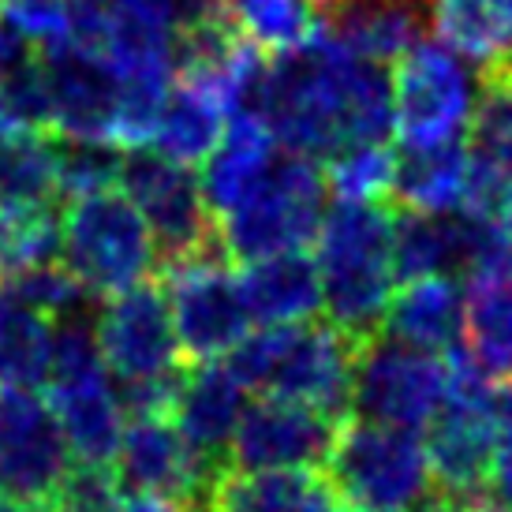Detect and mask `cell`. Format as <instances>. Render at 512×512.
I'll return each instance as SVG.
<instances>
[{"instance_id":"52a82bcc","label":"cell","mask_w":512,"mask_h":512,"mask_svg":"<svg viewBox=\"0 0 512 512\" xmlns=\"http://www.w3.org/2000/svg\"><path fill=\"white\" fill-rule=\"evenodd\" d=\"M161 277L187 367L217 363L251 337L255 322L243 299L240 273L228 270L225 251L161 266Z\"/></svg>"},{"instance_id":"484cf974","label":"cell","mask_w":512,"mask_h":512,"mask_svg":"<svg viewBox=\"0 0 512 512\" xmlns=\"http://www.w3.org/2000/svg\"><path fill=\"white\" fill-rule=\"evenodd\" d=\"M337 494L322 471H221L206 512H329Z\"/></svg>"},{"instance_id":"4dcf8cb0","label":"cell","mask_w":512,"mask_h":512,"mask_svg":"<svg viewBox=\"0 0 512 512\" xmlns=\"http://www.w3.org/2000/svg\"><path fill=\"white\" fill-rule=\"evenodd\" d=\"M0 285L8 288L19 303H27L34 311H42L45 318H68V314H79L83 307L86 292L79 288L68 266L64 262H45V266H34V270H23L8 277V281H0Z\"/></svg>"},{"instance_id":"d4e9b609","label":"cell","mask_w":512,"mask_h":512,"mask_svg":"<svg viewBox=\"0 0 512 512\" xmlns=\"http://www.w3.org/2000/svg\"><path fill=\"white\" fill-rule=\"evenodd\" d=\"M471 150L464 143L400 146L389 199L404 214L441 217L456 214L468 184Z\"/></svg>"},{"instance_id":"44dd1931","label":"cell","mask_w":512,"mask_h":512,"mask_svg":"<svg viewBox=\"0 0 512 512\" xmlns=\"http://www.w3.org/2000/svg\"><path fill=\"white\" fill-rule=\"evenodd\" d=\"M464 352L490 385H512V255L468 277Z\"/></svg>"},{"instance_id":"f546056e","label":"cell","mask_w":512,"mask_h":512,"mask_svg":"<svg viewBox=\"0 0 512 512\" xmlns=\"http://www.w3.org/2000/svg\"><path fill=\"white\" fill-rule=\"evenodd\" d=\"M397 172V150L385 143L352 146L326 161V187L341 202H389Z\"/></svg>"},{"instance_id":"ac0fdd59","label":"cell","mask_w":512,"mask_h":512,"mask_svg":"<svg viewBox=\"0 0 512 512\" xmlns=\"http://www.w3.org/2000/svg\"><path fill=\"white\" fill-rule=\"evenodd\" d=\"M382 333L393 341L449 356L464 337V288L456 277H419L393 292L382 318Z\"/></svg>"},{"instance_id":"ee69618b","label":"cell","mask_w":512,"mask_h":512,"mask_svg":"<svg viewBox=\"0 0 512 512\" xmlns=\"http://www.w3.org/2000/svg\"><path fill=\"white\" fill-rule=\"evenodd\" d=\"M8 4H19V0H4V8H8Z\"/></svg>"},{"instance_id":"2e32d148","label":"cell","mask_w":512,"mask_h":512,"mask_svg":"<svg viewBox=\"0 0 512 512\" xmlns=\"http://www.w3.org/2000/svg\"><path fill=\"white\" fill-rule=\"evenodd\" d=\"M423 434L434 494L449 501H486V483L498 453V423L490 404L445 400Z\"/></svg>"},{"instance_id":"277c9868","label":"cell","mask_w":512,"mask_h":512,"mask_svg":"<svg viewBox=\"0 0 512 512\" xmlns=\"http://www.w3.org/2000/svg\"><path fill=\"white\" fill-rule=\"evenodd\" d=\"M322 475L352 512H408L434 498L423 438L352 415L337 427Z\"/></svg>"},{"instance_id":"d590c367","label":"cell","mask_w":512,"mask_h":512,"mask_svg":"<svg viewBox=\"0 0 512 512\" xmlns=\"http://www.w3.org/2000/svg\"><path fill=\"white\" fill-rule=\"evenodd\" d=\"M116 512H184L180 505H172L165 498H146V494H124V501L116 505Z\"/></svg>"},{"instance_id":"9a60e30c","label":"cell","mask_w":512,"mask_h":512,"mask_svg":"<svg viewBox=\"0 0 512 512\" xmlns=\"http://www.w3.org/2000/svg\"><path fill=\"white\" fill-rule=\"evenodd\" d=\"M42 68L53 135L64 143L113 146L120 79L72 38L42 49Z\"/></svg>"},{"instance_id":"ba28073f","label":"cell","mask_w":512,"mask_h":512,"mask_svg":"<svg viewBox=\"0 0 512 512\" xmlns=\"http://www.w3.org/2000/svg\"><path fill=\"white\" fill-rule=\"evenodd\" d=\"M449 397V363L378 333L363 344L352 378V419L419 434Z\"/></svg>"},{"instance_id":"ffe728a7","label":"cell","mask_w":512,"mask_h":512,"mask_svg":"<svg viewBox=\"0 0 512 512\" xmlns=\"http://www.w3.org/2000/svg\"><path fill=\"white\" fill-rule=\"evenodd\" d=\"M441 45L479 68V83L512 79V0H430Z\"/></svg>"},{"instance_id":"8fae6325","label":"cell","mask_w":512,"mask_h":512,"mask_svg":"<svg viewBox=\"0 0 512 512\" xmlns=\"http://www.w3.org/2000/svg\"><path fill=\"white\" fill-rule=\"evenodd\" d=\"M113 471L128 494L165 498L184 512H206V498L228 468L206 464L169 415H143L128 419Z\"/></svg>"},{"instance_id":"b9f144b4","label":"cell","mask_w":512,"mask_h":512,"mask_svg":"<svg viewBox=\"0 0 512 512\" xmlns=\"http://www.w3.org/2000/svg\"><path fill=\"white\" fill-rule=\"evenodd\" d=\"M483 86H512V79H505V83H483Z\"/></svg>"},{"instance_id":"83f0119b","label":"cell","mask_w":512,"mask_h":512,"mask_svg":"<svg viewBox=\"0 0 512 512\" xmlns=\"http://www.w3.org/2000/svg\"><path fill=\"white\" fill-rule=\"evenodd\" d=\"M0 135H53L42 49L0 23Z\"/></svg>"},{"instance_id":"d6986e66","label":"cell","mask_w":512,"mask_h":512,"mask_svg":"<svg viewBox=\"0 0 512 512\" xmlns=\"http://www.w3.org/2000/svg\"><path fill=\"white\" fill-rule=\"evenodd\" d=\"M277 157H281V146L270 135V128L258 120V113L243 109L228 120L225 139L206 161V176H202V195H206L214 221H221L255 195L277 165Z\"/></svg>"},{"instance_id":"7bdbcfd3","label":"cell","mask_w":512,"mask_h":512,"mask_svg":"<svg viewBox=\"0 0 512 512\" xmlns=\"http://www.w3.org/2000/svg\"><path fill=\"white\" fill-rule=\"evenodd\" d=\"M0 23H4V0H0Z\"/></svg>"},{"instance_id":"5b68a950","label":"cell","mask_w":512,"mask_h":512,"mask_svg":"<svg viewBox=\"0 0 512 512\" xmlns=\"http://www.w3.org/2000/svg\"><path fill=\"white\" fill-rule=\"evenodd\" d=\"M60 262L86 296L113 299L146 285L157 270V247L143 214L113 187L75 199L60 217Z\"/></svg>"},{"instance_id":"8d00e7d4","label":"cell","mask_w":512,"mask_h":512,"mask_svg":"<svg viewBox=\"0 0 512 512\" xmlns=\"http://www.w3.org/2000/svg\"><path fill=\"white\" fill-rule=\"evenodd\" d=\"M415 512H498L494 505H486V501H449L434 494L427 505H419Z\"/></svg>"},{"instance_id":"7c38bea8","label":"cell","mask_w":512,"mask_h":512,"mask_svg":"<svg viewBox=\"0 0 512 512\" xmlns=\"http://www.w3.org/2000/svg\"><path fill=\"white\" fill-rule=\"evenodd\" d=\"M75 464L53 404L38 389L0 385V494L53 501Z\"/></svg>"},{"instance_id":"f35d334b","label":"cell","mask_w":512,"mask_h":512,"mask_svg":"<svg viewBox=\"0 0 512 512\" xmlns=\"http://www.w3.org/2000/svg\"><path fill=\"white\" fill-rule=\"evenodd\" d=\"M0 512H53V501H19L0 494Z\"/></svg>"},{"instance_id":"3957f363","label":"cell","mask_w":512,"mask_h":512,"mask_svg":"<svg viewBox=\"0 0 512 512\" xmlns=\"http://www.w3.org/2000/svg\"><path fill=\"white\" fill-rule=\"evenodd\" d=\"M359 352L363 344L356 337L314 318L299 326L251 329V337L221 363L255 397L296 400L333 419H348Z\"/></svg>"},{"instance_id":"836d02e7","label":"cell","mask_w":512,"mask_h":512,"mask_svg":"<svg viewBox=\"0 0 512 512\" xmlns=\"http://www.w3.org/2000/svg\"><path fill=\"white\" fill-rule=\"evenodd\" d=\"M120 169H124V157L113 146L64 143V195L72 199L113 191L120 184Z\"/></svg>"},{"instance_id":"30bf717a","label":"cell","mask_w":512,"mask_h":512,"mask_svg":"<svg viewBox=\"0 0 512 512\" xmlns=\"http://www.w3.org/2000/svg\"><path fill=\"white\" fill-rule=\"evenodd\" d=\"M120 187L143 214L161 266L221 251L217 221L206 206L202 184L184 165L165 161L161 154H131L124 157Z\"/></svg>"},{"instance_id":"6da1fadb","label":"cell","mask_w":512,"mask_h":512,"mask_svg":"<svg viewBox=\"0 0 512 512\" xmlns=\"http://www.w3.org/2000/svg\"><path fill=\"white\" fill-rule=\"evenodd\" d=\"M251 113L292 157L329 161L352 146L385 143L393 94L378 64L352 57L326 30L266 60Z\"/></svg>"},{"instance_id":"ab89813d","label":"cell","mask_w":512,"mask_h":512,"mask_svg":"<svg viewBox=\"0 0 512 512\" xmlns=\"http://www.w3.org/2000/svg\"><path fill=\"white\" fill-rule=\"evenodd\" d=\"M8 273V225H4V214H0V281Z\"/></svg>"},{"instance_id":"603a6c76","label":"cell","mask_w":512,"mask_h":512,"mask_svg":"<svg viewBox=\"0 0 512 512\" xmlns=\"http://www.w3.org/2000/svg\"><path fill=\"white\" fill-rule=\"evenodd\" d=\"M64 199V143L57 135H0V214H57Z\"/></svg>"},{"instance_id":"f1b7e54d","label":"cell","mask_w":512,"mask_h":512,"mask_svg":"<svg viewBox=\"0 0 512 512\" xmlns=\"http://www.w3.org/2000/svg\"><path fill=\"white\" fill-rule=\"evenodd\" d=\"M53 318L34 311L0 285V385L38 389L49 378Z\"/></svg>"},{"instance_id":"7a4b0ae2","label":"cell","mask_w":512,"mask_h":512,"mask_svg":"<svg viewBox=\"0 0 512 512\" xmlns=\"http://www.w3.org/2000/svg\"><path fill=\"white\" fill-rule=\"evenodd\" d=\"M326 322L359 344L382 333L397 292V210L389 202H337L318 232Z\"/></svg>"},{"instance_id":"d6a6232c","label":"cell","mask_w":512,"mask_h":512,"mask_svg":"<svg viewBox=\"0 0 512 512\" xmlns=\"http://www.w3.org/2000/svg\"><path fill=\"white\" fill-rule=\"evenodd\" d=\"M120 501H124V486L116 479L113 464L75 460L53 494V512H116Z\"/></svg>"},{"instance_id":"9c48e42d","label":"cell","mask_w":512,"mask_h":512,"mask_svg":"<svg viewBox=\"0 0 512 512\" xmlns=\"http://www.w3.org/2000/svg\"><path fill=\"white\" fill-rule=\"evenodd\" d=\"M393 128L400 146L460 143L475 116V94L464 60L449 45L419 42L393 68Z\"/></svg>"},{"instance_id":"74e56055","label":"cell","mask_w":512,"mask_h":512,"mask_svg":"<svg viewBox=\"0 0 512 512\" xmlns=\"http://www.w3.org/2000/svg\"><path fill=\"white\" fill-rule=\"evenodd\" d=\"M490 412H494L498 430H512V385H498V389H494Z\"/></svg>"},{"instance_id":"e575fe53","label":"cell","mask_w":512,"mask_h":512,"mask_svg":"<svg viewBox=\"0 0 512 512\" xmlns=\"http://www.w3.org/2000/svg\"><path fill=\"white\" fill-rule=\"evenodd\" d=\"M486 501L498 512H512V430H498V453L486 483Z\"/></svg>"},{"instance_id":"cb8c5ba5","label":"cell","mask_w":512,"mask_h":512,"mask_svg":"<svg viewBox=\"0 0 512 512\" xmlns=\"http://www.w3.org/2000/svg\"><path fill=\"white\" fill-rule=\"evenodd\" d=\"M45 400L53 404L68 449L79 464H113L128 415H124V404L116 397L109 374L75 385H53L45 389Z\"/></svg>"},{"instance_id":"60d3db41","label":"cell","mask_w":512,"mask_h":512,"mask_svg":"<svg viewBox=\"0 0 512 512\" xmlns=\"http://www.w3.org/2000/svg\"><path fill=\"white\" fill-rule=\"evenodd\" d=\"M329 512H352V509H348V505H344V501L337 498V501H333V509H329Z\"/></svg>"},{"instance_id":"4316f807","label":"cell","mask_w":512,"mask_h":512,"mask_svg":"<svg viewBox=\"0 0 512 512\" xmlns=\"http://www.w3.org/2000/svg\"><path fill=\"white\" fill-rule=\"evenodd\" d=\"M232 120V109L225 98L202 83L191 79H176L169 94V105L161 113L154 135V154L176 165H202L210 161L214 150L225 139V128Z\"/></svg>"},{"instance_id":"7402d4cb","label":"cell","mask_w":512,"mask_h":512,"mask_svg":"<svg viewBox=\"0 0 512 512\" xmlns=\"http://www.w3.org/2000/svg\"><path fill=\"white\" fill-rule=\"evenodd\" d=\"M240 288L255 326H299V322H314L322 314L318 262L303 251L243 266Z\"/></svg>"},{"instance_id":"e0dca14e","label":"cell","mask_w":512,"mask_h":512,"mask_svg":"<svg viewBox=\"0 0 512 512\" xmlns=\"http://www.w3.org/2000/svg\"><path fill=\"white\" fill-rule=\"evenodd\" d=\"M243 412H247V389L217 359V363L187 367L176 408H172V423L206 464L228 468V449Z\"/></svg>"},{"instance_id":"5bb4252c","label":"cell","mask_w":512,"mask_h":512,"mask_svg":"<svg viewBox=\"0 0 512 512\" xmlns=\"http://www.w3.org/2000/svg\"><path fill=\"white\" fill-rule=\"evenodd\" d=\"M344 419L296 400L258 397L247 404L232 449V471H322Z\"/></svg>"},{"instance_id":"4fadbf2b","label":"cell","mask_w":512,"mask_h":512,"mask_svg":"<svg viewBox=\"0 0 512 512\" xmlns=\"http://www.w3.org/2000/svg\"><path fill=\"white\" fill-rule=\"evenodd\" d=\"M94 333H98L105 370L120 385L169 378L187 367L161 285L146 281L124 296L105 299V311H101Z\"/></svg>"},{"instance_id":"8992f818","label":"cell","mask_w":512,"mask_h":512,"mask_svg":"<svg viewBox=\"0 0 512 512\" xmlns=\"http://www.w3.org/2000/svg\"><path fill=\"white\" fill-rule=\"evenodd\" d=\"M326 176L307 157L281 154L255 195L217 221V240L228 262H262L292 255L318 240L326 221Z\"/></svg>"},{"instance_id":"f6af8a7d","label":"cell","mask_w":512,"mask_h":512,"mask_svg":"<svg viewBox=\"0 0 512 512\" xmlns=\"http://www.w3.org/2000/svg\"><path fill=\"white\" fill-rule=\"evenodd\" d=\"M393 512H400V509H393Z\"/></svg>"},{"instance_id":"1f68e13d","label":"cell","mask_w":512,"mask_h":512,"mask_svg":"<svg viewBox=\"0 0 512 512\" xmlns=\"http://www.w3.org/2000/svg\"><path fill=\"white\" fill-rule=\"evenodd\" d=\"M468 139L475 146L471 154L512 180V86H483Z\"/></svg>"}]
</instances>
